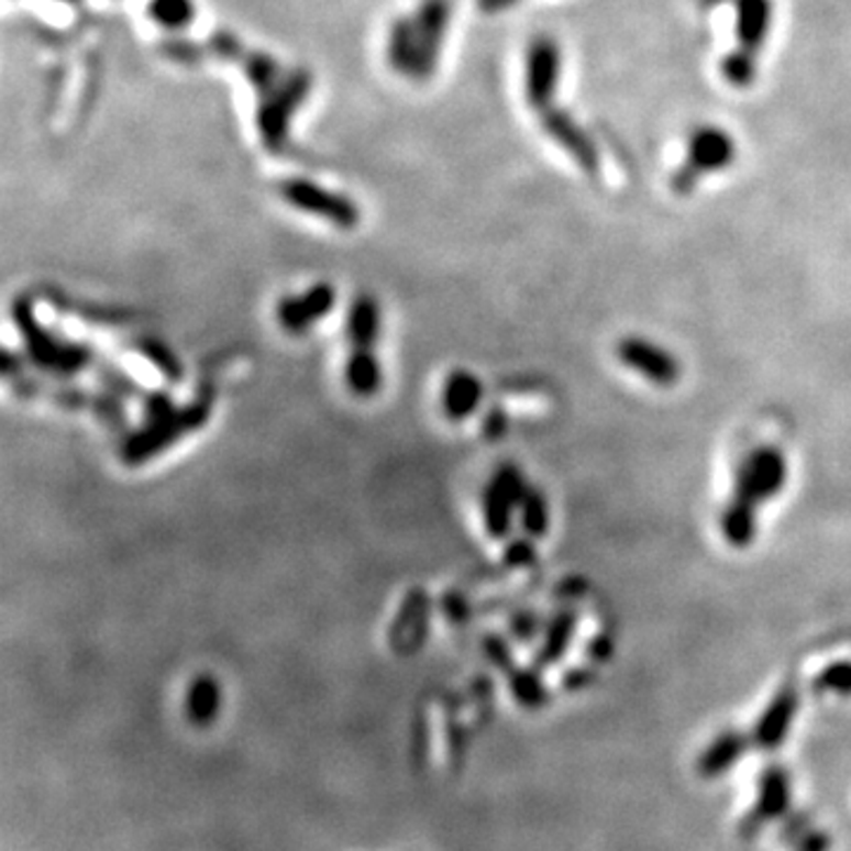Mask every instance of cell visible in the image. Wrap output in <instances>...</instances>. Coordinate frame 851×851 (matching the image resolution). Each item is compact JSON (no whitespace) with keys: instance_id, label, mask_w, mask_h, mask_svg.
<instances>
[{"instance_id":"obj_1","label":"cell","mask_w":851,"mask_h":851,"mask_svg":"<svg viewBox=\"0 0 851 851\" xmlns=\"http://www.w3.org/2000/svg\"><path fill=\"white\" fill-rule=\"evenodd\" d=\"M12 318L18 324V331L24 339V351L31 365H36L41 372L71 378L86 372L92 365V351L81 343L62 341L51 334L34 314V308L26 298H18L12 306Z\"/></svg>"},{"instance_id":"obj_2","label":"cell","mask_w":851,"mask_h":851,"mask_svg":"<svg viewBox=\"0 0 851 851\" xmlns=\"http://www.w3.org/2000/svg\"><path fill=\"white\" fill-rule=\"evenodd\" d=\"M213 409V390H203L192 405L176 407L173 412L145 421L140 431L129 435L121 445V460L129 466L145 464L152 456L164 452L166 447L176 445L187 433L199 431L203 423L211 419Z\"/></svg>"},{"instance_id":"obj_3","label":"cell","mask_w":851,"mask_h":851,"mask_svg":"<svg viewBox=\"0 0 851 851\" xmlns=\"http://www.w3.org/2000/svg\"><path fill=\"white\" fill-rule=\"evenodd\" d=\"M738 159L736 137L715 123L696 125L686 137V159L676 166L670 187L676 197H688L709 173L727 170Z\"/></svg>"},{"instance_id":"obj_4","label":"cell","mask_w":851,"mask_h":851,"mask_svg":"<svg viewBox=\"0 0 851 851\" xmlns=\"http://www.w3.org/2000/svg\"><path fill=\"white\" fill-rule=\"evenodd\" d=\"M312 90V76L306 69H291L287 81L273 95L258 100L256 125L263 147L273 154H281L289 147V129L296 109L301 107Z\"/></svg>"},{"instance_id":"obj_5","label":"cell","mask_w":851,"mask_h":851,"mask_svg":"<svg viewBox=\"0 0 851 851\" xmlns=\"http://www.w3.org/2000/svg\"><path fill=\"white\" fill-rule=\"evenodd\" d=\"M203 47H207V57L211 55L215 59H225L240 67L246 74L248 84L256 88L258 100L267 98V95H273L277 88H281V84L287 81V76L291 71V69H284L273 55L244 45L234 34H230V31H215V34L203 43Z\"/></svg>"},{"instance_id":"obj_6","label":"cell","mask_w":851,"mask_h":851,"mask_svg":"<svg viewBox=\"0 0 851 851\" xmlns=\"http://www.w3.org/2000/svg\"><path fill=\"white\" fill-rule=\"evenodd\" d=\"M787 483V460L781 447L762 445L748 454L738 466L733 480V497L745 499L754 507L774 499L783 493Z\"/></svg>"},{"instance_id":"obj_7","label":"cell","mask_w":851,"mask_h":851,"mask_svg":"<svg viewBox=\"0 0 851 851\" xmlns=\"http://www.w3.org/2000/svg\"><path fill=\"white\" fill-rule=\"evenodd\" d=\"M563 71V51L554 36H534L526 47V100L542 114L544 109L554 107L556 90Z\"/></svg>"},{"instance_id":"obj_8","label":"cell","mask_w":851,"mask_h":851,"mask_svg":"<svg viewBox=\"0 0 851 851\" xmlns=\"http://www.w3.org/2000/svg\"><path fill=\"white\" fill-rule=\"evenodd\" d=\"M528 483L513 464H501L483 493V520L493 540H507L513 528V516L528 493Z\"/></svg>"},{"instance_id":"obj_9","label":"cell","mask_w":851,"mask_h":851,"mask_svg":"<svg viewBox=\"0 0 851 851\" xmlns=\"http://www.w3.org/2000/svg\"><path fill=\"white\" fill-rule=\"evenodd\" d=\"M452 18L450 0H421L419 10L412 14L415 20V65L409 78L415 81H429L438 69L440 53H443L445 34Z\"/></svg>"},{"instance_id":"obj_10","label":"cell","mask_w":851,"mask_h":851,"mask_svg":"<svg viewBox=\"0 0 851 851\" xmlns=\"http://www.w3.org/2000/svg\"><path fill=\"white\" fill-rule=\"evenodd\" d=\"M279 195L284 201L291 203L294 209L324 218L336 228L351 230L360 223V209L353 199H349L345 195L329 192V189L314 185L306 178L284 180L279 185Z\"/></svg>"},{"instance_id":"obj_11","label":"cell","mask_w":851,"mask_h":851,"mask_svg":"<svg viewBox=\"0 0 851 851\" xmlns=\"http://www.w3.org/2000/svg\"><path fill=\"white\" fill-rule=\"evenodd\" d=\"M540 117V125L549 140H554L556 145L571 156V159L579 166V170L589 178H598L601 173V154L594 137L582 129V123L567 112L563 107H549Z\"/></svg>"},{"instance_id":"obj_12","label":"cell","mask_w":851,"mask_h":851,"mask_svg":"<svg viewBox=\"0 0 851 851\" xmlns=\"http://www.w3.org/2000/svg\"><path fill=\"white\" fill-rule=\"evenodd\" d=\"M615 355L625 367L643 376L645 382L660 388H672L679 384L682 365L667 349L643 339V336H625L615 345Z\"/></svg>"},{"instance_id":"obj_13","label":"cell","mask_w":851,"mask_h":851,"mask_svg":"<svg viewBox=\"0 0 851 851\" xmlns=\"http://www.w3.org/2000/svg\"><path fill=\"white\" fill-rule=\"evenodd\" d=\"M429 620H431V598L421 587L409 592L402 598V606L396 615V620L390 625L388 641L393 653L402 657L415 655L429 634Z\"/></svg>"},{"instance_id":"obj_14","label":"cell","mask_w":851,"mask_h":851,"mask_svg":"<svg viewBox=\"0 0 851 851\" xmlns=\"http://www.w3.org/2000/svg\"><path fill=\"white\" fill-rule=\"evenodd\" d=\"M334 287L327 281H320L301 296L281 298L277 306V322L284 331H289V334H303L314 322L327 318V314L334 310Z\"/></svg>"},{"instance_id":"obj_15","label":"cell","mask_w":851,"mask_h":851,"mask_svg":"<svg viewBox=\"0 0 851 851\" xmlns=\"http://www.w3.org/2000/svg\"><path fill=\"white\" fill-rule=\"evenodd\" d=\"M799 707V693L793 684H785L774 700L766 705L760 721L752 731V743L760 750H776L783 745V740L793 727V719Z\"/></svg>"},{"instance_id":"obj_16","label":"cell","mask_w":851,"mask_h":851,"mask_svg":"<svg viewBox=\"0 0 851 851\" xmlns=\"http://www.w3.org/2000/svg\"><path fill=\"white\" fill-rule=\"evenodd\" d=\"M736 12V47L760 55L774 26V0H731Z\"/></svg>"},{"instance_id":"obj_17","label":"cell","mask_w":851,"mask_h":851,"mask_svg":"<svg viewBox=\"0 0 851 851\" xmlns=\"http://www.w3.org/2000/svg\"><path fill=\"white\" fill-rule=\"evenodd\" d=\"M791 804V778L783 766H769L760 778V802L743 821V835H754L766 821L783 816Z\"/></svg>"},{"instance_id":"obj_18","label":"cell","mask_w":851,"mask_h":851,"mask_svg":"<svg viewBox=\"0 0 851 851\" xmlns=\"http://www.w3.org/2000/svg\"><path fill=\"white\" fill-rule=\"evenodd\" d=\"M223 707V690L211 674H199L187 686L185 693V717L189 723H195L197 729H207L220 715Z\"/></svg>"},{"instance_id":"obj_19","label":"cell","mask_w":851,"mask_h":851,"mask_svg":"<svg viewBox=\"0 0 851 851\" xmlns=\"http://www.w3.org/2000/svg\"><path fill=\"white\" fill-rule=\"evenodd\" d=\"M577 632V612L573 608L559 610L554 618L544 625V637L538 653H534V667H554L556 662L571 649L573 637Z\"/></svg>"},{"instance_id":"obj_20","label":"cell","mask_w":851,"mask_h":851,"mask_svg":"<svg viewBox=\"0 0 851 851\" xmlns=\"http://www.w3.org/2000/svg\"><path fill=\"white\" fill-rule=\"evenodd\" d=\"M483 402V384L476 374L456 369L447 376L443 388V407L452 421L468 419Z\"/></svg>"},{"instance_id":"obj_21","label":"cell","mask_w":851,"mask_h":851,"mask_svg":"<svg viewBox=\"0 0 851 851\" xmlns=\"http://www.w3.org/2000/svg\"><path fill=\"white\" fill-rule=\"evenodd\" d=\"M345 334H349V341L355 351H372V345L378 341V334H382V310H378V303L372 296L362 294L355 298L349 312Z\"/></svg>"},{"instance_id":"obj_22","label":"cell","mask_w":851,"mask_h":851,"mask_svg":"<svg viewBox=\"0 0 851 851\" xmlns=\"http://www.w3.org/2000/svg\"><path fill=\"white\" fill-rule=\"evenodd\" d=\"M750 748V738L738 731H723L717 736L709 748L700 754L698 771L705 778H717L723 771H729L740 756Z\"/></svg>"},{"instance_id":"obj_23","label":"cell","mask_w":851,"mask_h":851,"mask_svg":"<svg viewBox=\"0 0 851 851\" xmlns=\"http://www.w3.org/2000/svg\"><path fill=\"white\" fill-rule=\"evenodd\" d=\"M721 534L731 546L745 549L756 538V507L740 497H731L721 511Z\"/></svg>"},{"instance_id":"obj_24","label":"cell","mask_w":851,"mask_h":851,"mask_svg":"<svg viewBox=\"0 0 851 851\" xmlns=\"http://www.w3.org/2000/svg\"><path fill=\"white\" fill-rule=\"evenodd\" d=\"M345 384L360 398H372L374 393L382 390L384 372L382 362L374 357L372 351H355L345 362Z\"/></svg>"},{"instance_id":"obj_25","label":"cell","mask_w":851,"mask_h":851,"mask_svg":"<svg viewBox=\"0 0 851 851\" xmlns=\"http://www.w3.org/2000/svg\"><path fill=\"white\" fill-rule=\"evenodd\" d=\"M386 53H388L390 67L409 76L415 65V20L412 18L400 14V18L393 20L388 31Z\"/></svg>"},{"instance_id":"obj_26","label":"cell","mask_w":851,"mask_h":851,"mask_svg":"<svg viewBox=\"0 0 851 851\" xmlns=\"http://www.w3.org/2000/svg\"><path fill=\"white\" fill-rule=\"evenodd\" d=\"M509 688L516 703L526 709H540L549 703V688L538 667H513L509 672Z\"/></svg>"},{"instance_id":"obj_27","label":"cell","mask_w":851,"mask_h":851,"mask_svg":"<svg viewBox=\"0 0 851 851\" xmlns=\"http://www.w3.org/2000/svg\"><path fill=\"white\" fill-rule=\"evenodd\" d=\"M719 71L723 81H727L731 88H738V90L750 88L756 81V76H760V55L733 47V51H729L721 57Z\"/></svg>"},{"instance_id":"obj_28","label":"cell","mask_w":851,"mask_h":851,"mask_svg":"<svg viewBox=\"0 0 851 851\" xmlns=\"http://www.w3.org/2000/svg\"><path fill=\"white\" fill-rule=\"evenodd\" d=\"M518 520H520V528H523V534L530 540H542L546 530H549V504H546V497L538 490V487H528V493L523 497V501H520V509H518Z\"/></svg>"},{"instance_id":"obj_29","label":"cell","mask_w":851,"mask_h":851,"mask_svg":"<svg viewBox=\"0 0 851 851\" xmlns=\"http://www.w3.org/2000/svg\"><path fill=\"white\" fill-rule=\"evenodd\" d=\"M147 12L159 26L168 31H180L192 24L197 10L195 0H152Z\"/></svg>"},{"instance_id":"obj_30","label":"cell","mask_w":851,"mask_h":851,"mask_svg":"<svg viewBox=\"0 0 851 851\" xmlns=\"http://www.w3.org/2000/svg\"><path fill=\"white\" fill-rule=\"evenodd\" d=\"M135 349L140 351L142 357H147L150 365L156 367V372H159L166 382L170 384H178L183 378V365L178 362V357L173 355L170 349H166V345L162 341L156 339H140Z\"/></svg>"},{"instance_id":"obj_31","label":"cell","mask_w":851,"mask_h":851,"mask_svg":"<svg viewBox=\"0 0 851 851\" xmlns=\"http://www.w3.org/2000/svg\"><path fill=\"white\" fill-rule=\"evenodd\" d=\"M811 688L816 693H835V696H851V662H832L816 676Z\"/></svg>"},{"instance_id":"obj_32","label":"cell","mask_w":851,"mask_h":851,"mask_svg":"<svg viewBox=\"0 0 851 851\" xmlns=\"http://www.w3.org/2000/svg\"><path fill=\"white\" fill-rule=\"evenodd\" d=\"M162 51L168 59L180 62V65H199L201 59H209L207 47L195 43V41H187V38H168L162 45Z\"/></svg>"},{"instance_id":"obj_33","label":"cell","mask_w":851,"mask_h":851,"mask_svg":"<svg viewBox=\"0 0 851 851\" xmlns=\"http://www.w3.org/2000/svg\"><path fill=\"white\" fill-rule=\"evenodd\" d=\"M483 651H485V657L490 660L497 670H501V672L513 670V653H511V645L507 643V639H501L497 634H487L483 639Z\"/></svg>"},{"instance_id":"obj_34","label":"cell","mask_w":851,"mask_h":851,"mask_svg":"<svg viewBox=\"0 0 851 851\" xmlns=\"http://www.w3.org/2000/svg\"><path fill=\"white\" fill-rule=\"evenodd\" d=\"M509 629H511V637H513L516 641H532L534 637L540 634L542 620H540V615H538V612H532V610H520V612H516L513 618H511Z\"/></svg>"},{"instance_id":"obj_35","label":"cell","mask_w":851,"mask_h":851,"mask_svg":"<svg viewBox=\"0 0 851 851\" xmlns=\"http://www.w3.org/2000/svg\"><path fill=\"white\" fill-rule=\"evenodd\" d=\"M532 542L534 540H530V538L513 540L507 549H504V563H507L509 567H530L534 563V559H538Z\"/></svg>"},{"instance_id":"obj_36","label":"cell","mask_w":851,"mask_h":851,"mask_svg":"<svg viewBox=\"0 0 851 851\" xmlns=\"http://www.w3.org/2000/svg\"><path fill=\"white\" fill-rule=\"evenodd\" d=\"M480 431H483L485 440H501L509 431V417H507V412H504L501 407H490V409H487L485 417H483V423H480Z\"/></svg>"},{"instance_id":"obj_37","label":"cell","mask_w":851,"mask_h":851,"mask_svg":"<svg viewBox=\"0 0 851 851\" xmlns=\"http://www.w3.org/2000/svg\"><path fill=\"white\" fill-rule=\"evenodd\" d=\"M142 409H145V421H150V419H159V417L173 412V409H176V405H173L168 393L154 390V393H147V396L142 398Z\"/></svg>"},{"instance_id":"obj_38","label":"cell","mask_w":851,"mask_h":851,"mask_svg":"<svg viewBox=\"0 0 851 851\" xmlns=\"http://www.w3.org/2000/svg\"><path fill=\"white\" fill-rule=\"evenodd\" d=\"M443 612L445 618L452 622V625H462L466 618H468V601L464 598V594L460 592H447L443 596Z\"/></svg>"},{"instance_id":"obj_39","label":"cell","mask_w":851,"mask_h":851,"mask_svg":"<svg viewBox=\"0 0 851 851\" xmlns=\"http://www.w3.org/2000/svg\"><path fill=\"white\" fill-rule=\"evenodd\" d=\"M830 838L821 830H807L793 842V851H828Z\"/></svg>"},{"instance_id":"obj_40","label":"cell","mask_w":851,"mask_h":851,"mask_svg":"<svg viewBox=\"0 0 851 851\" xmlns=\"http://www.w3.org/2000/svg\"><path fill=\"white\" fill-rule=\"evenodd\" d=\"M520 3V0H478V10L483 14H499V12H507L511 8H516Z\"/></svg>"},{"instance_id":"obj_41","label":"cell","mask_w":851,"mask_h":851,"mask_svg":"<svg viewBox=\"0 0 851 851\" xmlns=\"http://www.w3.org/2000/svg\"><path fill=\"white\" fill-rule=\"evenodd\" d=\"M612 653V643L608 637H596L594 643L589 645V657L596 662H604Z\"/></svg>"},{"instance_id":"obj_42","label":"cell","mask_w":851,"mask_h":851,"mask_svg":"<svg viewBox=\"0 0 851 851\" xmlns=\"http://www.w3.org/2000/svg\"><path fill=\"white\" fill-rule=\"evenodd\" d=\"M587 679H589V674H587L585 670H573V672H567V674L563 676V686H565V688H571V690H575V688L585 686Z\"/></svg>"},{"instance_id":"obj_43","label":"cell","mask_w":851,"mask_h":851,"mask_svg":"<svg viewBox=\"0 0 851 851\" xmlns=\"http://www.w3.org/2000/svg\"><path fill=\"white\" fill-rule=\"evenodd\" d=\"M696 3H698L700 10H712V8L721 5V3H727V0H696Z\"/></svg>"},{"instance_id":"obj_44","label":"cell","mask_w":851,"mask_h":851,"mask_svg":"<svg viewBox=\"0 0 851 851\" xmlns=\"http://www.w3.org/2000/svg\"><path fill=\"white\" fill-rule=\"evenodd\" d=\"M67 3H76V0H67Z\"/></svg>"}]
</instances>
